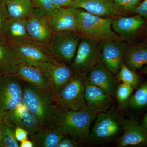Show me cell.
<instances>
[{
  "label": "cell",
  "mask_w": 147,
  "mask_h": 147,
  "mask_svg": "<svg viewBox=\"0 0 147 147\" xmlns=\"http://www.w3.org/2000/svg\"><path fill=\"white\" fill-rule=\"evenodd\" d=\"M26 21L27 31L31 38L34 42L45 46L53 34L47 15L40 9L34 7Z\"/></svg>",
  "instance_id": "cell-10"
},
{
  "label": "cell",
  "mask_w": 147,
  "mask_h": 147,
  "mask_svg": "<svg viewBox=\"0 0 147 147\" xmlns=\"http://www.w3.org/2000/svg\"><path fill=\"white\" fill-rule=\"evenodd\" d=\"M15 135L18 142H21L28 139L29 133L26 129L17 127H15Z\"/></svg>",
  "instance_id": "cell-34"
},
{
  "label": "cell",
  "mask_w": 147,
  "mask_h": 147,
  "mask_svg": "<svg viewBox=\"0 0 147 147\" xmlns=\"http://www.w3.org/2000/svg\"><path fill=\"white\" fill-rule=\"evenodd\" d=\"M100 44L87 37H81L76 55L70 66L75 73L83 76L98 64L102 63Z\"/></svg>",
  "instance_id": "cell-6"
},
{
  "label": "cell",
  "mask_w": 147,
  "mask_h": 147,
  "mask_svg": "<svg viewBox=\"0 0 147 147\" xmlns=\"http://www.w3.org/2000/svg\"><path fill=\"white\" fill-rule=\"evenodd\" d=\"M20 147H34L33 143L31 140L27 139L20 142Z\"/></svg>",
  "instance_id": "cell-37"
},
{
  "label": "cell",
  "mask_w": 147,
  "mask_h": 147,
  "mask_svg": "<svg viewBox=\"0 0 147 147\" xmlns=\"http://www.w3.org/2000/svg\"><path fill=\"white\" fill-rule=\"evenodd\" d=\"M3 4L12 19H26L34 7L32 0H7Z\"/></svg>",
  "instance_id": "cell-25"
},
{
  "label": "cell",
  "mask_w": 147,
  "mask_h": 147,
  "mask_svg": "<svg viewBox=\"0 0 147 147\" xmlns=\"http://www.w3.org/2000/svg\"><path fill=\"white\" fill-rule=\"evenodd\" d=\"M124 62L135 71L147 65V41L127 44L124 53Z\"/></svg>",
  "instance_id": "cell-21"
},
{
  "label": "cell",
  "mask_w": 147,
  "mask_h": 147,
  "mask_svg": "<svg viewBox=\"0 0 147 147\" xmlns=\"http://www.w3.org/2000/svg\"><path fill=\"white\" fill-rule=\"evenodd\" d=\"M81 38V36L74 32L54 33L45 47L49 55L55 60L70 66Z\"/></svg>",
  "instance_id": "cell-5"
},
{
  "label": "cell",
  "mask_w": 147,
  "mask_h": 147,
  "mask_svg": "<svg viewBox=\"0 0 147 147\" xmlns=\"http://www.w3.org/2000/svg\"><path fill=\"white\" fill-rule=\"evenodd\" d=\"M134 90L133 87L124 83L119 84L115 96L120 110H123L129 107V99Z\"/></svg>",
  "instance_id": "cell-28"
},
{
  "label": "cell",
  "mask_w": 147,
  "mask_h": 147,
  "mask_svg": "<svg viewBox=\"0 0 147 147\" xmlns=\"http://www.w3.org/2000/svg\"><path fill=\"white\" fill-rule=\"evenodd\" d=\"M3 36L15 46L38 43L31 38L28 33L26 19L10 18Z\"/></svg>",
  "instance_id": "cell-20"
},
{
  "label": "cell",
  "mask_w": 147,
  "mask_h": 147,
  "mask_svg": "<svg viewBox=\"0 0 147 147\" xmlns=\"http://www.w3.org/2000/svg\"><path fill=\"white\" fill-rule=\"evenodd\" d=\"M3 119L15 127H18L26 129L29 134L41 129L36 118L23 102L7 111L4 115Z\"/></svg>",
  "instance_id": "cell-15"
},
{
  "label": "cell",
  "mask_w": 147,
  "mask_h": 147,
  "mask_svg": "<svg viewBox=\"0 0 147 147\" xmlns=\"http://www.w3.org/2000/svg\"><path fill=\"white\" fill-rule=\"evenodd\" d=\"M0 147H1V145H0Z\"/></svg>",
  "instance_id": "cell-44"
},
{
  "label": "cell",
  "mask_w": 147,
  "mask_h": 147,
  "mask_svg": "<svg viewBox=\"0 0 147 147\" xmlns=\"http://www.w3.org/2000/svg\"><path fill=\"white\" fill-rule=\"evenodd\" d=\"M79 146V143L75 139L65 136L61 139L55 147H76Z\"/></svg>",
  "instance_id": "cell-33"
},
{
  "label": "cell",
  "mask_w": 147,
  "mask_h": 147,
  "mask_svg": "<svg viewBox=\"0 0 147 147\" xmlns=\"http://www.w3.org/2000/svg\"><path fill=\"white\" fill-rule=\"evenodd\" d=\"M142 72L143 74H144L147 75V66L143 69L142 70Z\"/></svg>",
  "instance_id": "cell-41"
},
{
  "label": "cell",
  "mask_w": 147,
  "mask_h": 147,
  "mask_svg": "<svg viewBox=\"0 0 147 147\" xmlns=\"http://www.w3.org/2000/svg\"><path fill=\"white\" fill-rule=\"evenodd\" d=\"M22 61L34 64L41 62H58L49 55L45 45L32 43L16 46Z\"/></svg>",
  "instance_id": "cell-22"
},
{
  "label": "cell",
  "mask_w": 147,
  "mask_h": 147,
  "mask_svg": "<svg viewBox=\"0 0 147 147\" xmlns=\"http://www.w3.org/2000/svg\"><path fill=\"white\" fill-rule=\"evenodd\" d=\"M79 9L71 6L56 9L48 16L51 30L54 33L63 31L77 32Z\"/></svg>",
  "instance_id": "cell-13"
},
{
  "label": "cell",
  "mask_w": 147,
  "mask_h": 147,
  "mask_svg": "<svg viewBox=\"0 0 147 147\" xmlns=\"http://www.w3.org/2000/svg\"><path fill=\"white\" fill-rule=\"evenodd\" d=\"M7 0H0V3L3 4Z\"/></svg>",
  "instance_id": "cell-43"
},
{
  "label": "cell",
  "mask_w": 147,
  "mask_h": 147,
  "mask_svg": "<svg viewBox=\"0 0 147 147\" xmlns=\"http://www.w3.org/2000/svg\"><path fill=\"white\" fill-rule=\"evenodd\" d=\"M134 14H138L147 21V0H144L136 8Z\"/></svg>",
  "instance_id": "cell-35"
},
{
  "label": "cell",
  "mask_w": 147,
  "mask_h": 147,
  "mask_svg": "<svg viewBox=\"0 0 147 147\" xmlns=\"http://www.w3.org/2000/svg\"><path fill=\"white\" fill-rule=\"evenodd\" d=\"M92 130L90 133L89 141L94 144L108 143L115 139L123 131L124 119L114 110L99 113Z\"/></svg>",
  "instance_id": "cell-4"
},
{
  "label": "cell",
  "mask_w": 147,
  "mask_h": 147,
  "mask_svg": "<svg viewBox=\"0 0 147 147\" xmlns=\"http://www.w3.org/2000/svg\"><path fill=\"white\" fill-rule=\"evenodd\" d=\"M137 90L129 99V107L142 109L147 106V82L140 85Z\"/></svg>",
  "instance_id": "cell-27"
},
{
  "label": "cell",
  "mask_w": 147,
  "mask_h": 147,
  "mask_svg": "<svg viewBox=\"0 0 147 147\" xmlns=\"http://www.w3.org/2000/svg\"><path fill=\"white\" fill-rule=\"evenodd\" d=\"M33 65L39 67L44 74L55 96L75 73L70 66L59 62H41Z\"/></svg>",
  "instance_id": "cell-9"
},
{
  "label": "cell",
  "mask_w": 147,
  "mask_h": 147,
  "mask_svg": "<svg viewBox=\"0 0 147 147\" xmlns=\"http://www.w3.org/2000/svg\"><path fill=\"white\" fill-rule=\"evenodd\" d=\"M142 0H115V3L123 16L134 14L136 8L142 3Z\"/></svg>",
  "instance_id": "cell-30"
},
{
  "label": "cell",
  "mask_w": 147,
  "mask_h": 147,
  "mask_svg": "<svg viewBox=\"0 0 147 147\" xmlns=\"http://www.w3.org/2000/svg\"><path fill=\"white\" fill-rule=\"evenodd\" d=\"M13 75L23 82H28L41 88L50 89L45 75L36 66L22 61Z\"/></svg>",
  "instance_id": "cell-23"
},
{
  "label": "cell",
  "mask_w": 147,
  "mask_h": 147,
  "mask_svg": "<svg viewBox=\"0 0 147 147\" xmlns=\"http://www.w3.org/2000/svg\"><path fill=\"white\" fill-rule=\"evenodd\" d=\"M23 82L13 74L0 75V113H5L22 102Z\"/></svg>",
  "instance_id": "cell-8"
},
{
  "label": "cell",
  "mask_w": 147,
  "mask_h": 147,
  "mask_svg": "<svg viewBox=\"0 0 147 147\" xmlns=\"http://www.w3.org/2000/svg\"><path fill=\"white\" fill-rule=\"evenodd\" d=\"M74 0H52L55 9L66 7L71 5Z\"/></svg>",
  "instance_id": "cell-36"
},
{
  "label": "cell",
  "mask_w": 147,
  "mask_h": 147,
  "mask_svg": "<svg viewBox=\"0 0 147 147\" xmlns=\"http://www.w3.org/2000/svg\"><path fill=\"white\" fill-rule=\"evenodd\" d=\"M10 19L4 4L0 3V36H3L7 23Z\"/></svg>",
  "instance_id": "cell-32"
},
{
  "label": "cell",
  "mask_w": 147,
  "mask_h": 147,
  "mask_svg": "<svg viewBox=\"0 0 147 147\" xmlns=\"http://www.w3.org/2000/svg\"><path fill=\"white\" fill-rule=\"evenodd\" d=\"M3 129L2 147H19L18 142L15 135V127L4 120L1 123Z\"/></svg>",
  "instance_id": "cell-29"
},
{
  "label": "cell",
  "mask_w": 147,
  "mask_h": 147,
  "mask_svg": "<svg viewBox=\"0 0 147 147\" xmlns=\"http://www.w3.org/2000/svg\"><path fill=\"white\" fill-rule=\"evenodd\" d=\"M91 84L97 86L111 96H115L120 82L102 63L95 66L84 76Z\"/></svg>",
  "instance_id": "cell-17"
},
{
  "label": "cell",
  "mask_w": 147,
  "mask_h": 147,
  "mask_svg": "<svg viewBox=\"0 0 147 147\" xmlns=\"http://www.w3.org/2000/svg\"><path fill=\"white\" fill-rule=\"evenodd\" d=\"M3 116L4 115L0 113V123H1L3 121Z\"/></svg>",
  "instance_id": "cell-42"
},
{
  "label": "cell",
  "mask_w": 147,
  "mask_h": 147,
  "mask_svg": "<svg viewBox=\"0 0 147 147\" xmlns=\"http://www.w3.org/2000/svg\"><path fill=\"white\" fill-rule=\"evenodd\" d=\"M69 6L81 9L89 13L107 18L123 16L115 0H74Z\"/></svg>",
  "instance_id": "cell-16"
},
{
  "label": "cell",
  "mask_w": 147,
  "mask_h": 147,
  "mask_svg": "<svg viewBox=\"0 0 147 147\" xmlns=\"http://www.w3.org/2000/svg\"><path fill=\"white\" fill-rule=\"evenodd\" d=\"M121 39L111 40L100 44L101 63L108 70L116 75L124 62V53L127 43Z\"/></svg>",
  "instance_id": "cell-11"
},
{
  "label": "cell",
  "mask_w": 147,
  "mask_h": 147,
  "mask_svg": "<svg viewBox=\"0 0 147 147\" xmlns=\"http://www.w3.org/2000/svg\"><path fill=\"white\" fill-rule=\"evenodd\" d=\"M34 6L40 9L47 16H50L55 11V9L52 0H32Z\"/></svg>",
  "instance_id": "cell-31"
},
{
  "label": "cell",
  "mask_w": 147,
  "mask_h": 147,
  "mask_svg": "<svg viewBox=\"0 0 147 147\" xmlns=\"http://www.w3.org/2000/svg\"><path fill=\"white\" fill-rule=\"evenodd\" d=\"M29 136L34 147H55L66 135L56 129L43 128Z\"/></svg>",
  "instance_id": "cell-24"
},
{
  "label": "cell",
  "mask_w": 147,
  "mask_h": 147,
  "mask_svg": "<svg viewBox=\"0 0 147 147\" xmlns=\"http://www.w3.org/2000/svg\"><path fill=\"white\" fill-rule=\"evenodd\" d=\"M113 19L93 15L79 9L76 33L81 37L88 38L100 43L121 39L112 28Z\"/></svg>",
  "instance_id": "cell-3"
},
{
  "label": "cell",
  "mask_w": 147,
  "mask_h": 147,
  "mask_svg": "<svg viewBox=\"0 0 147 147\" xmlns=\"http://www.w3.org/2000/svg\"><path fill=\"white\" fill-rule=\"evenodd\" d=\"M23 86L22 102L36 118L41 129H55L61 110L51 90L25 82Z\"/></svg>",
  "instance_id": "cell-1"
},
{
  "label": "cell",
  "mask_w": 147,
  "mask_h": 147,
  "mask_svg": "<svg viewBox=\"0 0 147 147\" xmlns=\"http://www.w3.org/2000/svg\"><path fill=\"white\" fill-rule=\"evenodd\" d=\"M84 77L75 73L55 96L58 107L61 111H75L86 105L84 95Z\"/></svg>",
  "instance_id": "cell-7"
},
{
  "label": "cell",
  "mask_w": 147,
  "mask_h": 147,
  "mask_svg": "<svg viewBox=\"0 0 147 147\" xmlns=\"http://www.w3.org/2000/svg\"><path fill=\"white\" fill-rule=\"evenodd\" d=\"M147 21L140 15L116 16L112 23L113 30L123 40L131 41L143 34Z\"/></svg>",
  "instance_id": "cell-12"
},
{
  "label": "cell",
  "mask_w": 147,
  "mask_h": 147,
  "mask_svg": "<svg viewBox=\"0 0 147 147\" xmlns=\"http://www.w3.org/2000/svg\"><path fill=\"white\" fill-rule=\"evenodd\" d=\"M116 78L122 83L127 84L137 89L140 85L139 75L123 63L118 73L115 75Z\"/></svg>",
  "instance_id": "cell-26"
},
{
  "label": "cell",
  "mask_w": 147,
  "mask_h": 147,
  "mask_svg": "<svg viewBox=\"0 0 147 147\" xmlns=\"http://www.w3.org/2000/svg\"><path fill=\"white\" fill-rule=\"evenodd\" d=\"M123 131V134L117 140V146H147V130L135 119H125Z\"/></svg>",
  "instance_id": "cell-14"
},
{
  "label": "cell",
  "mask_w": 147,
  "mask_h": 147,
  "mask_svg": "<svg viewBox=\"0 0 147 147\" xmlns=\"http://www.w3.org/2000/svg\"><path fill=\"white\" fill-rule=\"evenodd\" d=\"M21 62L16 46L0 36V75L13 74Z\"/></svg>",
  "instance_id": "cell-18"
},
{
  "label": "cell",
  "mask_w": 147,
  "mask_h": 147,
  "mask_svg": "<svg viewBox=\"0 0 147 147\" xmlns=\"http://www.w3.org/2000/svg\"><path fill=\"white\" fill-rule=\"evenodd\" d=\"M141 125L147 130V113L143 117Z\"/></svg>",
  "instance_id": "cell-38"
},
{
  "label": "cell",
  "mask_w": 147,
  "mask_h": 147,
  "mask_svg": "<svg viewBox=\"0 0 147 147\" xmlns=\"http://www.w3.org/2000/svg\"><path fill=\"white\" fill-rule=\"evenodd\" d=\"M86 104L98 113L108 111L112 104V96L99 87L87 81L84 77Z\"/></svg>",
  "instance_id": "cell-19"
},
{
  "label": "cell",
  "mask_w": 147,
  "mask_h": 147,
  "mask_svg": "<svg viewBox=\"0 0 147 147\" xmlns=\"http://www.w3.org/2000/svg\"><path fill=\"white\" fill-rule=\"evenodd\" d=\"M143 34H144V36L145 37L146 41H147V23L146 26L145 27V28L144 29Z\"/></svg>",
  "instance_id": "cell-40"
},
{
  "label": "cell",
  "mask_w": 147,
  "mask_h": 147,
  "mask_svg": "<svg viewBox=\"0 0 147 147\" xmlns=\"http://www.w3.org/2000/svg\"><path fill=\"white\" fill-rule=\"evenodd\" d=\"M3 138V129L2 127L1 123H0V145L1 146V142ZM2 147V146H1Z\"/></svg>",
  "instance_id": "cell-39"
},
{
  "label": "cell",
  "mask_w": 147,
  "mask_h": 147,
  "mask_svg": "<svg viewBox=\"0 0 147 147\" xmlns=\"http://www.w3.org/2000/svg\"><path fill=\"white\" fill-rule=\"evenodd\" d=\"M98 113L87 105L75 111H61L55 129L79 145L85 144L89 141L90 127Z\"/></svg>",
  "instance_id": "cell-2"
}]
</instances>
